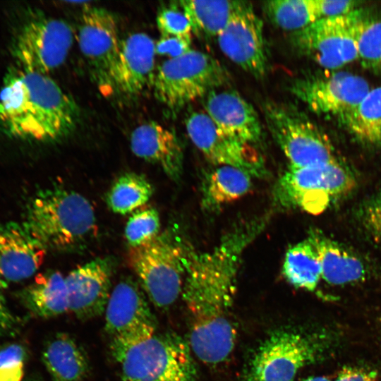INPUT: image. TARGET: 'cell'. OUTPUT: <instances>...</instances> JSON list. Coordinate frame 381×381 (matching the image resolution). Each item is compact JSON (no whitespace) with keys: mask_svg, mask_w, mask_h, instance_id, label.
<instances>
[{"mask_svg":"<svg viewBox=\"0 0 381 381\" xmlns=\"http://www.w3.org/2000/svg\"><path fill=\"white\" fill-rule=\"evenodd\" d=\"M263 114L268 130L291 167H305L337 160L326 135L291 104L267 102Z\"/></svg>","mask_w":381,"mask_h":381,"instance_id":"9","label":"cell"},{"mask_svg":"<svg viewBox=\"0 0 381 381\" xmlns=\"http://www.w3.org/2000/svg\"><path fill=\"white\" fill-rule=\"evenodd\" d=\"M330 344L325 333L291 327L274 330L254 353L245 381H293L303 368L326 356Z\"/></svg>","mask_w":381,"mask_h":381,"instance_id":"5","label":"cell"},{"mask_svg":"<svg viewBox=\"0 0 381 381\" xmlns=\"http://www.w3.org/2000/svg\"><path fill=\"white\" fill-rule=\"evenodd\" d=\"M356 186L351 171L338 160L305 167H291L279 178L275 198L282 206L319 214Z\"/></svg>","mask_w":381,"mask_h":381,"instance_id":"8","label":"cell"},{"mask_svg":"<svg viewBox=\"0 0 381 381\" xmlns=\"http://www.w3.org/2000/svg\"><path fill=\"white\" fill-rule=\"evenodd\" d=\"M186 242L169 231L130 248L128 263L148 300L158 308L172 305L181 294L185 272Z\"/></svg>","mask_w":381,"mask_h":381,"instance_id":"6","label":"cell"},{"mask_svg":"<svg viewBox=\"0 0 381 381\" xmlns=\"http://www.w3.org/2000/svg\"><path fill=\"white\" fill-rule=\"evenodd\" d=\"M359 214L365 231L381 245V192L367 200L361 206Z\"/></svg>","mask_w":381,"mask_h":381,"instance_id":"35","label":"cell"},{"mask_svg":"<svg viewBox=\"0 0 381 381\" xmlns=\"http://www.w3.org/2000/svg\"><path fill=\"white\" fill-rule=\"evenodd\" d=\"M282 272L294 287L314 291L321 278V268L317 252L306 239L291 246L286 250Z\"/></svg>","mask_w":381,"mask_h":381,"instance_id":"27","label":"cell"},{"mask_svg":"<svg viewBox=\"0 0 381 381\" xmlns=\"http://www.w3.org/2000/svg\"><path fill=\"white\" fill-rule=\"evenodd\" d=\"M180 8L189 19L192 31L199 37H217L233 14L238 1L183 0Z\"/></svg>","mask_w":381,"mask_h":381,"instance_id":"26","label":"cell"},{"mask_svg":"<svg viewBox=\"0 0 381 381\" xmlns=\"http://www.w3.org/2000/svg\"><path fill=\"white\" fill-rule=\"evenodd\" d=\"M185 126L193 143L212 164L236 167L252 176L265 174L264 162L257 149L221 132L205 111L190 114Z\"/></svg>","mask_w":381,"mask_h":381,"instance_id":"15","label":"cell"},{"mask_svg":"<svg viewBox=\"0 0 381 381\" xmlns=\"http://www.w3.org/2000/svg\"><path fill=\"white\" fill-rule=\"evenodd\" d=\"M6 282L0 277V337L12 333L17 321L9 310L4 294Z\"/></svg>","mask_w":381,"mask_h":381,"instance_id":"39","label":"cell"},{"mask_svg":"<svg viewBox=\"0 0 381 381\" xmlns=\"http://www.w3.org/2000/svg\"><path fill=\"white\" fill-rule=\"evenodd\" d=\"M360 140L374 145L381 140V87L370 89L355 109L343 120Z\"/></svg>","mask_w":381,"mask_h":381,"instance_id":"30","label":"cell"},{"mask_svg":"<svg viewBox=\"0 0 381 381\" xmlns=\"http://www.w3.org/2000/svg\"><path fill=\"white\" fill-rule=\"evenodd\" d=\"M23 381H44V380L37 376H30Z\"/></svg>","mask_w":381,"mask_h":381,"instance_id":"41","label":"cell"},{"mask_svg":"<svg viewBox=\"0 0 381 381\" xmlns=\"http://www.w3.org/2000/svg\"><path fill=\"white\" fill-rule=\"evenodd\" d=\"M269 219L255 217L234 226L211 249L186 243L182 297L190 318L188 344L203 363L215 365L232 352L236 329L231 310L243 254Z\"/></svg>","mask_w":381,"mask_h":381,"instance_id":"1","label":"cell"},{"mask_svg":"<svg viewBox=\"0 0 381 381\" xmlns=\"http://www.w3.org/2000/svg\"><path fill=\"white\" fill-rule=\"evenodd\" d=\"M23 223L47 250L61 252L83 248L97 230L91 202L61 186L38 191L28 205Z\"/></svg>","mask_w":381,"mask_h":381,"instance_id":"3","label":"cell"},{"mask_svg":"<svg viewBox=\"0 0 381 381\" xmlns=\"http://www.w3.org/2000/svg\"><path fill=\"white\" fill-rule=\"evenodd\" d=\"M370 90L365 78L346 71L298 78L289 87L311 111L337 116L342 121Z\"/></svg>","mask_w":381,"mask_h":381,"instance_id":"13","label":"cell"},{"mask_svg":"<svg viewBox=\"0 0 381 381\" xmlns=\"http://www.w3.org/2000/svg\"><path fill=\"white\" fill-rule=\"evenodd\" d=\"M82 54L99 79L109 83L118 58L121 41L114 16L108 10L85 6L78 33Z\"/></svg>","mask_w":381,"mask_h":381,"instance_id":"17","label":"cell"},{"mask_svg":"<svg viewBox=\"0 0 381 381\" xmlns=\"http://www.w3.org/2000/svg\"><path fill=\"white\" fill-rule=\"evenodd\" d=\"M263 10L275 26L296 32L321 17L318 0H275L263 3Z\"/></svg>","mask_w":381,"mask_h":381,"instance_id":"29","label":"cell"},{"mask_svg":"<svg viewBox=\"0 0 381 381\" xmlns=\"http://www.w3.org/2000/svg\"><path fill=\"white\" fill-rule=\"evenodd\" d=\"M25 308L33 316L50 318L68 310L65 277L60 272L39 273L20 294Z\"/></svg>","mask_w":381,"mask_h":381,"instance_id":"24","label":"cell"},{"mask_svg":"<svg viewBox=\"0 0 381 381\" xmlns=\"http://www.w3.org/2000/svg\"><path fill=\"white\" fill-rule=\"evenodd\" d=\"M139 283L122 278L112 289L105 313L104 329L111 353L138 344L155 334L157 321Z\"/></svg>","mask_w":381,"mask_h":381,"instance_id":"12","label":"cell"},{"mask_svg":"<svg viewBox=\"0 0 381 381\" xmlns=\"http://www.w3.org/2000/svg\"><path fill=\"white\" fill-rule=\"evenodd\" d=\"M358 2L353 1L318 0L322 18L343 16L356 10Z\"/></svg>","mask_w":381,"mask_h":381,"instance_id":"37","label":"cell"},{"mask_svg":"<svg viewBox=\"0 0 381 381\" xmlns=\"http://www.w3.org/2000/svg\"><path fill=\"white\" fill-rule=\"evenodd\" d=\"M378 373L375 370L358 367L345 366L337 373L333 381H377Z\"/></svg>","mask_w":381,"mask_h":381,"instance_id":"38","label":"cell"},{"mask_svg":"<svg viewBox=\"0 0 381 381\" xmlns=\"http://www.w3.org/2000/svg\"><path fill=\"white\" fill-rule=\"evenodd\" d=\"M42 361L53 381H83L90 372L86 351L65 332H58L46 341Z\"/></svg>","mask_w":381,"mask_h":381,"instance_id":"23","label":"cell"},{"mask_svg":"<svg viewBox=\"0 0 381 381\" xmlns=\"http://www.w3.org/2000/svg\"><path fill=\"white\" fill-rule=\"evenodd\" d=\"M205 112L225 135L254 145L262 139V127L253 105L234 90H214L205 97Z\"/></svg>","mask_w":381,"mask_h":381,"instance_id":"18","label":"cell"},{"mask_svg":"<svg viewBox=\"0 0 381 381\" xmlns=\"http://www.w3.org/2000/svg\"><path fill=\"white\" fill-rule=\"evenodd\" d=\"M79 119L75 100L49 76L16 66L0 90V126L8 136L53 141L70 134Z\"/></svg>","mask_w":381,"mask_h":381,"instance_id":"2","label":"cell"},{"mask_svg":"<svg viewBox=\"0 0 381 381\" xmlns=\"http://www.w3.org/2000/svg\"><path fill=\"white\" fill-rule=\"evenodd\" d=\"M380 145H381V140H380Z\"/></svg>","mask_w":381,"mask_h":381,"instance_id":"42","label":"cell"},{"mask_svg":"<svg viewBox=\"0 0 381 381\" xmlns=\"http://www.w3.org/2000/svg\"><path fill=\"white\" fill-rule=\"evenodd\" d=\"M303 381H333L326 376H311L305 379Z\"/></svg>","mask_w":381,"mask_h":381,"instance_id":"40","label":"cell"},{"mask_svg":"<svg viewBox=\"0 0 381 381\" xmlns=\"http://www.w3.org/2000/svg\"><path fill=\"white\" fill-rule=\"evenodd\" d=\"M191 37L161 35L155 43L156 54L169 59L180 56L191 49Z\"/></svg>","mask_w":381,"mask_h":381,"instance_id":"36","label":"cell"},{"mask_svg":"<svg viewBox=\"0 0 381 381\" xmlns=\"http://www.w3.org/2000/svg\"><path fill=\"white\" fill-rule=\"evenodd\" d=\"M133 153L159 165L171 179L177 181L183 170V155L176 135L157 122L145 123L131 135Z\"/></svg>","mask_w":381,"mask_h":381,"instance_id":"21","label":"cell"},{"mask_svg":"<svg viewBox=\"0 0 381 381\" xmlns=\"http://www.w3.org/2000/svg\"><path fill=\"white\" fill-rule=\"evenodd\" d=\"M115 261L111 257L93 259L71 270L65 277L68 310L87 320L104 313L111 292Z\"/></svg>","mask_w":381,"mask_h":381,"instance_id":"16","label":"cell"},{"mask_svg":"<svg viewBox=\"0 0 381 381\" xmlns=\"http://www.w3.org/2000/svg\"><path fill=\"white\" fill-rule=\"evenodd\" d=\"M364 20L355 10L350 13L320 18L291 37L296 51L321 67L335 69L358 58V36Z\"/></svg>","mask_w":381,"mask_h":381,"instance_id":"10","label":"cell"},{"mask_svg":"<svg viewBox=\"0 0 381 381\" xmlns=\"http://www.w3.org/2000/svg\"><path fill=\"white\" fill-rule=\"evenodd\" d=\"M153 192V186L144 175L126 172L113 183L106 202L113 212L125 215L145 205Z\"/></svg>","mask_w":381,"mask_h":381,"instance_id":"28","label":"cell"},{"mask_svg":"<svg viewBox=\"0 0 381 381\" xmlns=\"http://www.w3.org/2000/svg\"><path fill=\"white\" fill-rule=\"evenodd\" d=\"M155 43L147 34L135 32L121 41L109 83L127 95L140 93L155 78Z\"/></svg>","mask_w":381,"mask_h":381,"instance_id":"19","label":"cell"},{"mask_svg":"<svg viewBox=\"0 0 381 381\" xmlns=\"http://www.w3.org/2000/svg\"><path fill=\"white\" fill-rule=\"evenodd\" d=\"M160 219L157 210L144 205L133 212L126 224L125 238L130 248L142 246L160 233Z\"/></svg>","mask_w":381,"mask_h":381,"instance_id":"31","label":"cell"},{"mask_svg":"<svg viewBox=\"0 0 381 381\" xmlns=\"http://www.w3.org/2000/svg\"><path fill=\"white\" fill-rule=\"evenodd\" d=\"M28 358L20 344H8L0 348V381H23L24 366Z\"/></svg>","mask_w":381,"mask_h":381,"instance_id":"33","label":"cell"},{"mask_svg":"<svg viewBox=\"0 0 381 381\" xmlns=\"http://www.w3.org/2000/svg\"><path fill=\"white\" fill-rule=\"evenodd\" d=\"M320 262L321 278L331 285H345L362 280L366 273L362 260L351 250L318 230L309 232Z\"/></svg>","mask_w":381,"mask_h":381,"instance_id":"22","label":"cell"},{"mask_svg":"<svg viewBox=\"0 0 381 381\" xmlns=\"http://www.w3.org/2000/svg\"><path fill=\"white\" fill-rule=\"evenodd\" d=\"M229 81V72L217 59L190 49L159 66L154 78L155 95L171 110H179Z\"/></svg>","mask_w":381,"mask_h":381,"instance_id":"7","label":"cell"},{"mask_svg":"<svg viewBox=\"0 0 381 381\" xmlns=\"http://www.w3.org/2000/svg\"><path fill=\"white\" fill-rule=\"evenodd\" d=\"M222 52L257 78L268 69L263 23L248 1H238L226 26L217 37Z\"/></svg>","mask_w":381,"mask_h":381,"instance_id":"14","label":"cell"},{"mask_svg":"<svg viewBox=\"0 0 381 381\" xmlns=\"http://www.w3.org/2000/svg\"><path fill=\"white\" fill-rule=\"evenodd\" d=\"M73 33L64 20L37 18L26 21L11 46L16 67L47 75L64 64L72 47Z\"/></svg>","mask_w":381,"mask_h":381,"instance_id":"11","label":"cell"},{"mask_svg":"<svg viewBox=\"0 0 381 381\" xmlns=\"http://www.w3.org/2000/svg\"><path fill=\"white\" fill-rule=\"evenodd\" d=\"M122 381H195L196 365L188 343L171 332L155 333L111 353Z\"/></svg>","mask_w":381,"mask_h":381,"instance_id":"4","label":"cell"},{"mask_svg":"<svg viewBox=\"0 0 381 381\" xmlns=\"http://www.w3.org/2000/svg\"><path fill=\"white\" fill-rule=\"evenodd\" d=\"M157 25L161 35L191 37L192 26L185 13L176 7L162 9L157 15Z\"/></svg>","mask_w":381,"mask_h":381,"instance_id":"34","label":"cell"},{"mask_svg":"<svg viewBox=\"0 0 381 381\" xmlns=\"http://www.w3.org/2000/svg\"><path fill=\"white\" fill-rule=\"evenodd\" d=\"M358 58L362 65L381 74V19L364 20L361 26L358 42Z\"/></svg>","mask_w":381,"mask_h":381,"instance_id":"32","label":"cell"},{"mask_svg":"<svg viewBox=\"0 0 381 381\" xmlns=\"http://www.w3.org/2000/svg\"><path fill=\"white\" fill-rule=\"evenodd\" d=\"M47 249L23 222L0 227V277L17 282L34 275L44 260Z\"/></svg>","mask_w":381,"mask_h":381,"instance_id":"20","label":"cell"},{"mask_svg":"<svg viewBox=\"0 0 381 381\" xmlns=\"http://www.w3.org/2000/svg\"><path fill=\"white\" fill-rule=\"evenodd\" d=\"M252 176L231 166H218L207 177L202 202L207 209H215L245 195L252 187Z\"/></svg>","mask_w":381,"mask_h":381,"instance_id":"25","label":"cell"}]
</instances>
